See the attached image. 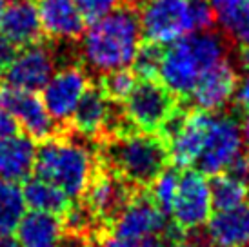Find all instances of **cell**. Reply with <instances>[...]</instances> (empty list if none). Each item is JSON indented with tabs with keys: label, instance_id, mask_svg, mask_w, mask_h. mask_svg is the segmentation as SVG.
Segmentation results:
<instances>
[{
	"label": "cell",
	"instance_id": "cell-1",
	"mask_svg": "<svg viewBox=\"0 0 249 247\" xmlns=\"http://www.w3.org/2000/svg\"><path fill=\"white\" fill-rule=\"evenodd\" d=\"M80 60L86 71L104 75L131 66L142 38L139 11L131 2H120L80 36Z\"/></svg>",
	"mask_w": 249,
	"mask_h": 247
},
{
	"label": "cell",
	"instance_id": "cell-2",
	"mask_svg": "<svg viewBox=\"0 0 249 247\" xmlns=\"http://www.w3.org/2000/svg\"><path fill=\"white\" fill-rule=\"evenodd\" d=\"M233 42L224 31L214 28L182 36L164 48L159 80L177 98L186 100L191 96L195 86L209 68L224 60Z\"/></svg>",
	"mask_w": 249,
	"mask_h": 247
},
{
	"label": "cell",
	"instance_id": "cell-3",
	"mask_svg": "<svg viewBox=\"0 0 249 247\" xmlns=\"http://www.w3.org/2000/svg\"><path fill=\"white\" fill-rule=\"evenodd\" d=\"M95 144L98 162L140 189L149 187L153 180L171 165L166 140L157 133L133 131Z\"/></svg>",
	"mask_w": 249,
	"mask_h": 247
},
{
	"label": "cell",
	"instance_id": "cell-4",
	"mask_svg": "<svg viewBox=\"0 0 249 247\" xmlns=\"http://www.w3.org/2000/svg\"><path fill=\"white\" fill-rule=\"evenodd\" d=\"M89 142L84 137L75 138L70 127L64 135L40 142L35 155V176L56 185L71 200H78L97 165V155L95 149H89Z\"/></svg>",
	"mask_w": 249,
	"mask_h": 247
},
{
	"label": "cell",
	"instance_id": "cell-5",
	"mask_svg": "<svg viewBox=\"0 0 249 247\" xmlns=\"http://www.w3.org/2000/svg\"><path fill=\"white\" fill-rule=\"evenodd\" d=\"M109 234L124 240H142L151 236H164L167 242L177 244L184 240L186 233L173 224V220L164 214L155 206L151 194L145 189H140L131 202L124 207L115 222L109 226Z\"/></svg>",
	"mask_w": 249,
	"mask_h": 247
},
{
	"label": "cell",
	"instance_id": "cell-6",
	"mask_svg": "<svg viewBox=\"0 0 249 247\" xmlns=\"http://www.w3.org/2000/svg\"><path fill=\"white\" fill-rule=\"evenodd\" d=\"M139 191L140 187L125 182L117 173H113L97 160L89 182L78 200L89 209V213L95 216L102 231L107 233L115 218L124 211V207Z\"/></svg>",
	"mask_w": 249,
	"mask_h": 247
},
{
	"label": "cell",
	"instance_id": "cell-7",
	"mask_svg": "<svg viewBox=\"0 0 249 247\" xmlns=\"http://www.w3.org/2000/svg\"><path fill=\"white\" fill-rule=\"evenodd\" d=\"M120 104L125 117L142 133H159L180 106L178 98L159 78H139Z\"/></svg>",
	"mask_w": 249,
	"mask_h": 247
},
{
	"label": "cell",
	"instance_id": "cell-8",
	"mask_svg": "<svg viewBox=\"0 0 249 247\" xmlns=\"http://www.w3.org/2000/svg\"><path fill=\"white\" fill-rule=\"evenodd\" d=\"M144 40L171 44L193 33L191 0H137Z\"/></svg>",
	"mask_w": 249,
	"mask_h": 247
},
{
	"label": "cell",
	"instance_id": "cell-9",
	"mask_svg": "<svg viewBox=\"0 0 249 247\" xmlns=\"http://www.w3.org/2000/svg\"><path fill=\"white\" fill-rule=\"evenodd\" d=\"M244 153V135L240 120L233 113H211L202 151L195 162L202 175H218Z\"/></svg>",
	"mask_w": 249,
	"mask_h": 247
},
{
	"label": "cell",
	"instance_id": "cell-10",
	"mask_svg": "<svg viewBox=\"0 0 249 247\" xmlns=\"http://www.w3.org/2000/svg\"><path fill=\"white\" fill-rule=\"evenodd\" d=\"M0 107L11 113L18 122L24 135L36 142L64 135L68 127H62L51 118L46 106L35 93L11 88L7 84L0 86Z\"/></svg>",
	"mask_w": 249,
	"mask_h": 247
},
{
	"label": "cell",
	"instance_id": "cell-11",
	"mask_svg": "<svg viewBox=\"0 0 249 247\" xmlns=\"http://www.w3.org/2000/svg\"><path fill=\"white\" fill-rule=\"evenodd\" d=\"M211 194L206 175L196 169L180 173L178 187L171 207V220L184 233H193L206 226L211 216Z\"/></svg>",
	"mask_w": 249,
	"mask_h": 247
},
{
	"label": "cell",
	"instance_id": "cell-12",
	"mask_svg": "<svg viewBox=\"0 0 249 247\" xmlns=\"http://www.w3.org/2000/svg\"><path fill=\"white\" fill-rule=\"evenodd\" d=\"M55 46L51 44V40L44 42L42 38L40 42L18 49L13 62L2 71L4 84L17 89L36 93L55 75Z\"/></svg>",
	"mask_w": 249,
	"mask_h": 247
},
{
	"label": "cell",
	"instance_id": "cell-13",
	"mask_svg": "<svg viewBox=\"0 0 249 247\" xmlns=\"http://www.w3.org/2000/svg\"><path fill=\"white\" fill-rule=\"evenodd\" d=\"M89 84V73L82 64H70L51 76L40 89L42 104L58 125L70 127L76 104Z\"/></svg>",
	"mask_w": 249,
	"mask_h": 247
},
{
	"label": "cell",
	"instance_id": "cell-14",
	"mask_svg": "<svg viewBox=\"0 0 249 247\" xmlns=\"http://www.w3.org/2000/svg\"><path fill=\"white\" fill-rule=\"evenodd\" d=\"M238 78L240 76H238L235 64L226 56L224 60L214 64L213 68H209L198 78L189 98H193L196 109L208 111V113H218L235 96Z\"/></svg>",
	"mask_w": 249,
	"mask_h": 247
},
{
	"label": "cell",
	"instance_id": "cell-15",
	"mask_svg": "<svg viewBox=\"0 0 249 247\" xmlns=\"http://www.w3.org/2000/svg\"><path fill=\"white\" fill-rule=\"evenodd\" d=\"M209 118H211V113L208 111L196 109V107L187 111L184 124L167 142L169 164L175 165L177 169H187L195 165L206 140Z\"/></svg>",
	"mask_w": 249,
	"mask_h": 247
},
{
	"label": "cell",
	"instance_id": "cell-16",
	"mask_svg": "<svg viewBox=\"0 0 249 247\" xmlns=\"http://www.w3.org/2000/svg\"><path fill=\"white\" fill-rule=\"evenodd\" d=\"M44 35L55 42L78 40L86 31L73 0H35Z\"/></svg>",
	"mask_w": 249,
	"mask_h": 247
},
{
	"label": "cell",
	"instance_id": "cell-17",
	"mask_svg": "<svg viewBox=\"0 0 249 247\" xmlns=\"http://www.w3.org/2000/svg\"><path fill=\"white\" fill-rule=\"evenodd\" d=\"M0 33L18 49L40 42L44 31L35 0H9L2 13Z\"/></svg>",
	"mask_w": 249,
	"mask_h": 247
},
{
	"label": "cell",
	"instance_id": "cell-18",
	"mask_svg": "<svg viewBox=\"0 0 249 247\" xmlns=\"http://www.w3.org/2000/svg\"><path fill=\"white\" fill-rule=\"evenodd\" d=\"M113 100L102 93L97 84H89L76 104V109L71 117L70 129L76 135L98 142L104 133L106 122L109 118Z\"/></svg>",
	"mask_w": 249,
	"mask_h": 247
},
{
	"label": "cell",
	"instance_id": "cell-19",
	"mask_svg": "<svg viewBox=\"0 0 249 247\" xmlns=\"http://www.w3.org/2000/svg\"><path fill=\"white\" fill-rule=\"evenodd\" d=\"M204 240L209 247H240L249 242V207L216 211L206 222Z\"/></svg>",
	"mask_w": 249,
	"mask_h": 247
},
{
	"label": "cell",
	"instance_id": "cell-20",
	"mask_svg": "<svg viewBox=\"0 0 249 247\" xmlns=\"http://www.w3.org/2000/svg\"><path fill=\"white\" fill-rule=\"evenodd\" d=\"M36 144L24 133L0 138V178L26 182L35 167Z\"/></svg>",
	"mask_w": 249,
	"mask_h": 247
},
{
	"label": "cell",
	"instance_id": "cell-21",
	"mask_svg": "<svg viewBox=\"0 0 249 247\" xmlns=\"http://www.w3.org/2000/svg\"><path fill=\"white\" fill-rule=\"evenodd\" d=\"M62 234V218L42 211L24 213L17 227V240L22 247H56Z\"/></svg>",
	"mask_w": 249,
	"mask_h": 247
},
{
	"label": "cell",
	"instance_id": "cell-22",
	"mask_svg": "<svg viewBox=\"0 0 249 247\" xmlns=\"http://www.w3.org/2000/svg\"><path fill=\"white\" fill-rule=\"evenodd\" d=\"M22 194H24L26 207H29L31 211H42V213L62 216L71 206V198L62 189H58L51 182L42 180L38 176H31L24 182Z\"/></svg>",
	"mask_w": 249,
	"mask_h": 247
},
{
	"label": "cell",
	"instance_id": "cell-23",
	"mask_svg": "<svg viewBox=\"0 0 249 247\" xmlns=\"http://www.w3.org/2000/svg\"><path fill=\"white\" fill-rule=\"evenodd\" d=\"M208 184L211 206L214 207V211H228V209L246 206L249 196V184L233 178L226 173L213 175Z\"/></svg>",
	"mask_w": 249,
	"mask_h": 247
},
{
	"label": "cell",
	"instance_id": "cell-24",
	"mask_svg": "<svg viewBox=\"0 0 249 247\" xmlns=\"http://www.w3.org/2000/svg\"><path fill=\"white\" fill-rule=\"evenodd\" d=\"M26 213L22 187L17 182L0 178V236H11Z\"/></svg>",
	"mask_w": 249,
	"mask_h": 247
},
{
	"label": "cell",
	"instance_id": "cell-25",
	"mask_svg": "<svg viewBox=\"0 0 249 247\" xmlns=\"http://www.w3.org/2000/svg\"><path fill=\"white\" fill-rule=\"evenodd\" d=\"M216 20L222 26V31L228 35L233 44L240 48H249V4L248 0H240L236 6L224 13L216 15Z\"/></svg>",
	"mask_w": 249,
	"mask_h": 247
},
{
	"label": "cell",
	"instance_id": "cell-26",
	"mask_svg": "<svg viewBox=\"0 0 249 247\" xmlns=\"http://www.w3.org/2000/svg\"><path fill=\"white\" fill-rule=\"evenodd\" d=\"M178 169L175 165H167L166 169L153 180V184L147 187L155 206L159 207L164 214H167V216H169L171 207H173V200L175 194H177V187H178Z\"/></svg>",
	"mask_w": 249,
	"mask_h": 247
},
{
	"label": "cell",
	"instance_id": "cell-27",
	"mask_svg": "<svg viewBox=\"0 0 249 247\" xmlns=\"http://www.w3.org/2000/svg\"><path fill=\"white\" fill-rule=\"evenodd\" d=\"M164 44L151 40L140 42L137 55L131 62V71L137 75V78H159L160 64L164 56Z\"/></svg>",
	"mask_w": 249,
	"mask_h": 247
},
{
	"label": "cell",
	"instance_id": "cell-28",
	"mask_svg": "<svg viewBox=\"0 0 249 247\" xmlns=\"http://www.w3.org/2000/svg\"><path fill=\"white\" fill-rule=\"evenodd\" d=\"M139 78L131 71V68L124 69H115L104 75H98V88L102 89L109 100L113 102H122L125 96L129 95V91L133 89V86Z\"/></svg>",
	"mask_w": 249,
	"mask_h": 247
},
{
	"label": "cell",
	"instance_id": "cell-29",
	"mask_svg": "<svg viewBox=\"0 0 249 247\" xmlns=\"http://www.w3.org/2000/svg\"><path fill=\"white\" fill-rule=\"evenodd\" d=\"M73 2H75L76 9H78L80 17L84 18V22L93 24L98 18H102L104 15L109 13L113 7H117L124 0H73Z\"/></svg>",
	"mask_w": 249,
	"mask_h": 247
},
{
	"label": "cell",
	"instance_id": "cell-30",
	"mask_svg": "<svg viewBox=\"0 0 249 247\" xmlns=\"http://www.w3.org/2000/svg\"><path fill=\"white\" fill-rule=\"evenodd\" d=\"M171 242H167L164 236H151L142 240H124L117 238L109 233L100 234L97 238V247H169Z\"/></svg>",
	"mask_w": 249,
	"mask_h": 247
},
{
	"label": "cell",
	"instance_id": "cell-31",
	"mask_svg": "<svg viewBox=\"0 0 249 247\" xmlns=\"http://www.w3.org/2000/svg\"><path fill=\"white\" fill-rule=\"evenodd\" d=\"M17 53H18V48L13 46L4 35L0 33V71H4V69L13 62Z\"/></svg>",
	"mask_w": 249,
	"mask_h": 247
},
{
	"label": "cell",
	"instance_id": "cell-32",
	"mask_svg": "<svg viewBox=\"0 0 249 247\" xmlns=\"http://www.w3.org/2000/svg\"><path fill=\"white\" fill-rule=\"evenodd\" d=\"M235 102L246 113L249 111V71L246 73L244 78H238L236 91H235Z\"/></svg>",
	"mask_w": 249,
	"mask_h": 247
},
{
	"label": "cell",
	"instance_id": "cell-33",
	"mask_svg": "<svg viewBox=\"0 0 249 247\" xmlns=\"http://www.w3.org/2000/svg\"><path fill=\"white\" fill-rule=\"evenodd\" d=\"M20 131H22L20 125H18V122L13 118V115L0 107V138L11 137V135H17V133H20Z\"/></svg>",
	"mask_w": 249,
	"mask_h": 247
},
{
	"label": "cell",
	"instance_id": "cell-34",
	"mask_svg": "<svg viewBox=\"0 0 249 247\" xmlns=\"http://www.w3.org/2000/svg\"><path fill=\"white\" fill-rule=\"evenodd\" d=\"M240 0H211L209 4H211V7H213L214 11V17L216 15L224 13V11H228V9H231L233 6H236Z\"/></svg>",
	"mask_w": 249,
	"mask_h": 247
},
{
	"label": "cell",
	"instance_id": "cell-35",
	"mask_svg": "<svg viewBox=\"0 0 249 247\" xmlns=\"http://www.w3.org/2000/svg\"><path fill=\"white\" fill-rule=\"evenodd\" d=\"M0 247H22L20 242L13 236H0Z\"/></svg>",
	"mask_w": 249,
	"mask_h": 247
},
{
	"label": "cell",
	"instance_id": "cell-36",
	"mask_svg": "<svg viewBox=\"0 0 249 247\" xmlns=\"http://www.w3.org/2000/svg\"><path fill=\"white\" fill-rule=\"evenodd\" d=\"M240 125H242L244 142H248V144H249V111L246 113V117H244V120L240 122Z\"/></svg>",
	"mask_w": 249,
	"mask_h": 247
},
{
	"label": "cell",
	"instance_id": "cell-37",
	"mask_svg": "<svg viewBox=\"0 0 249 247\" xmlns=\"http://www.w3.org/2000/svg\"><path fill=\"white\" fill-rule=\"evenodd\" d=\"M238 58H240V64L244 66V69H248L249 71V48H240V55H238Z\"/></svg>",
	"mask_w": 249,
	"mask_h": 247
},
{
	"label": "cell",
	"instance_id": "cell-38",
	"mask_svg": "<svg viewBox=\"0 0 249 247\" xmlns=\"http://www.w3.org/2000/svg\"><path fill=\"white\" fill-rule=\"evenodd\" d=\"M173 247H204V244L193 242V240H180V242H177V244H173Z\"/></svg>",
	"mask_w": 249,
	"mask_h": 247
},
{
	"label": "cell",
	"instance_id": "cell-39",
	"mask_svg": "<svg viewBox=\"0 0 249 247\" xmlns=\"http://www.w3.org/2000/svg\"><path fill=\"white\" fill-rule=\"evenodd\" d=\"M4 7H6V0H0V20H2V13H4Z\"/></svg>",
	"mask_w": 249,
	"mask_h": 247
},
{
	"label": "cell",
	"instance_id": "cell-40",
	"mask_svg": "<svg viewBox=\"0 0 249 247\" xmlns=\"http://www.w3.org/2000/svg\"><path fill=\"white\" fill-rule=\"evenodd\" d=\"M248 184H249V151H248Z\"/></svg>",
	"mask_w": 249,
	"mask_h": 247
},
{
	"label": "cell",
	"instance_id": "cell-41",
	"mask_svg": "<svg viewBox=\"0 0 249 247\" xmlns=\"http://www.w3.org/2000/svg\"><path fill=\"white\" fill-rule=\"evenodd\" d=\"M240 247H249V242H246V244H244V246H240Z\"/></svg>",
	"mask_w": 249,
	"mask_h": 247
},
{
	"label": "cell",
	"instance_id": "cell-42",
	"mask_svg": "<svg viewBox=\"0 0 249 247\" xmlns=\"http://www.w3.org/2000/svg\"><path fill=\"white\" fill-rule=\"evenodd\" d=\"M127 2H131V0H127Z\"/></svg>",
	"mask_w": 249,
	"mask_h": 247
},
{
	"label": "cell",
	"instance_id": "cell-43",
	"mask_svg": "<svg viewBox=\"0 0 249 247\" xmlns=\"http://www.w3.org/2000/svg\"><path fill=\"white\" fill-rule=\"evenodd\" d=\"M248 4H249V0H248Z\"/></svg>",
	"mask_w": 249,
	"mask_h": 247
}]
</instances>
